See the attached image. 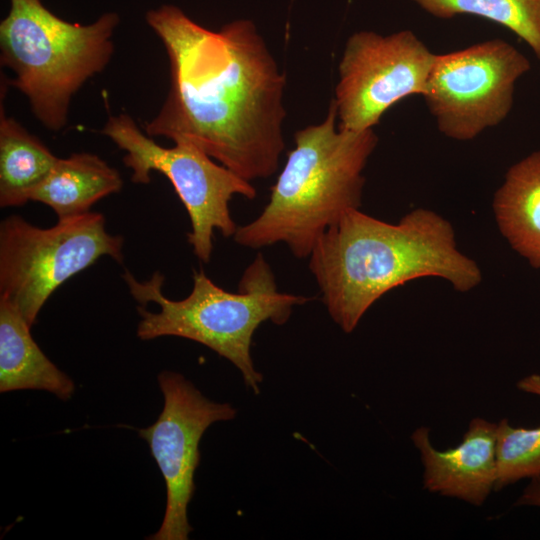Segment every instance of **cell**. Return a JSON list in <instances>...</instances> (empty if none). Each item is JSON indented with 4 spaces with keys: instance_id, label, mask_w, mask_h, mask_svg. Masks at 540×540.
Wrapping results in <instances>:
<instances>
[{
    "instance_id": "obj_8",
    "label": "cell",
    "mask_w": 540,
    "mask_h": 540,
    "mask_svg": "<svg viewBox=\"0 0 540 540\" xmlns=\"http://www.w3.org/2000/svg\"><path fill=\"white\" fill-rule=\"evenodd\" d=\"M528 58L503 39L436 54L422 95L444 136L469 141L510 114Z\"/></svg>"
},
{
    "instance_id": "obj_3",
    "label": "cell",
    "mask_w": 540,
    "mask_h": 540,
    "mask_svg": "<svg viewBox=\"0 0 540 540\" xmlns=\"http://www.w3.org/2000/svg\"><path fill=\"white\" fill-rule=\"evenodd\" d=\"M334 99L326 118L294 135L268 203L233 235L240 246L260 249L285 244L293 256L308 258L320 237L347 211L359 209L363 170L378 143L373 128L348 130L336 125Z\"/></svg>"
},
{
    "instance_id": "obj_14",
    "label": "cell",
    "mask_w": 540,
    "mask_h": 540,
    "mask_svg": "<svg viewBox=\"0 0 540 540\" xmlns=\"http://www.w3.org/2000/svg\"><path fill=\"white\" fill-rule=\"evenodd\" d=\"M119 171L99 156L82 152L57 159L45 180L32 192L30 201L50 207L58 219L90 212L102 198L121 190Z\"/></svg>"
},
{
    "instance_id": "obj_19",
    "label": "cell",
    "mask_w": 540,
    "mask_h": 540,
    "mask_svg": "<svg viewBox=\"0 0 540 540\" xmlns=\"http://www.w3.org/2000/svg\"><path fill=\"white\" fill-rule=\"evenodd\" d=\"M518 388L524 392L536 394L540 396V375L532 374L521 379Z\"/></svg>"
},
{
    "instance_id": "obj_11",
    "label": "cell",
    "mask_w": 540,
    "mask_h": 540,
    "mask_svg": "<svg viewBox=\"0 0 540 540\" xmlns=\"http://www.w3.org/2000/svg\"><path fill=\"white\" fill-rule=\"evenodd\" d=\"M424 466V488L443 496L482 505L496 481V424L474 418L463 440L454 448L436 450L429 429L412 435Z\"/></svg>"
},
{
    "instance_id": "obj_6",
    "label": "cell",
    "mask_w": 540,
    "mask_h": 540,
    "mask_svg": "<svg viewBox=\"0 0 540 540\" xmlns=\"http://www.w3.org/2000/svg\"><path fill=\"white\" fill-rule=\"evenodd\" d=\"M124 239L107 232L99 212L58 219L40 228L18 215L0 224V298L32 327L39 312L65 281L109 256L123 261Z\"/></svg>"
},
{
    "instance_id": "obj_5",
    "label": "cell",
    "mask_w": 540,
    "mask_h": 540,
    "mask_svg": "<svg viewBox=\"0 0 540 540\" xmlns=\"http://www.w3.org/2000/svg\"><path fill=\"white\" fill-rule=\"evenodd\" d=\"M119 22L116 12H106L87 25L70 23L42 0H10L0 22V62L48 130L66 126L73 96L110 62Z\"/></svg>"
},
{
    "instance_id": "obj_15",
    "label": "cell",
    "mask_w": 540,
    "mask_h": 540,
    "mask_svg": "<svg viewBox=\"0 0 540 540\" xmlns=\"http://www.w3.org/2000/svg\"><path fill=\"white\" fill-rule=\"evenodd\" d=\"M0 108V206L19 207L45 180L58 157L14 117Z\"/></svg>"
},
{
    "instance_id": "obj_17",
    "label": "cell",
    "mask_w": 540,
    "mask_h": 540,
    "mask_svg": "<svg viewBox=\"0 0 540 540\" xmlns=\"http://www.w3.org/2000/svg\"><path fill=\"white\" fill-rule=\"evenodd\" d=\"M537 476H540V427L515 428L502 419L496 424L494 490Z\"/></svg>"
},
{
    "instance_id": "obj_16",
    "label": "cell",
    "mask_w": 540,
    "mask_h": 540,
    "mask_svg": "<svg viewBox=\"0 0 540 540\" xmlns=\"http://www.w3.org/2000/svg\"><path fill=\"white\" fill-rule=\"evenodd\" d=\"M440 19L475 15L515 33L540 60V0H411Z\"/></svg>"
},
{
    "instance_id": "obj_12",
    "label": "cell",
    "mask_w": 540,
    "mask_h": 540,
    "mask_svg": "<svg viewBox=\"0 0 540 540\" xmlns=\"http://www.w3.org/2000/svg\"><path fill=\"white\" fill-rule=\"evenodd\" d=\"M30 329L20 311L0 298V392L44 390L69 400L75 392L73 380L44 354Z\"/></svg>"
},
{
    "instance_id": "obj_7",
    "label": "cell",
    "mask_w": 540,
    "mask_h": 540,
    "mask_svg": "<svg viewBox=\"0 0 540 540\" xmlns=\"http://www.w3.org/2000/svg\"><path fill=\"white\" fill-rule=\"evenodd\" d=\"M101 133L126 152L123 162L132 171V182L148 184L154 171L170 181L190 219L188 242L198 259L208 263L214 232L230 237L237 230L230 201L235 195L254 199L255 187L193 144L159 145L126 113L110 116Z\"/></svg>"
},
{
    "instance_id": "obj_18",
    "label": "cell",
    "mask_w": 540,
    "mask_h": 540,
    "mask_svg": "<svg viewBox=\"0 0 540 540\" xmlns=\"http://www.w3.org/2000/svg\"><path fill=\"white\" fill-rule=\"evenodd\" d=\"M518 503L540 506V476L532 478L531 484L525 489Z\"/></svg>"
},
{
    "instance_id": "obj_2",
    "label": "cell",
    "mask_w": 540,
    "mask_h": 540,
    "mask_svg": "<svg viewBox=\"0 0 540 540\" xmlns=\"http://www.w3.org/2000/svg\"><path fill=\"white\" fill-rule=\"evenodd\" d=\"M308 258L322 301L345 333L381 296L408 281L440 277L467 292L482 279L476 262L458 250L452 225L423 208L396 224L349 210Z\"/></svg>"
},
{
    "instance_id": "obj_1",
    "label": "cell",
    "mask_w": 540,
    "mask_h": 540,
    "mask_svg": "<svg viewBox=\"0 0 540 540\" xmlns=\"http://www.w3.org/2000/svg\"><path fill=\"white\" fill-rule=\"evenodd\" d=\"M145 19L170 65L167 97L145 133L193 144L250 182L272 176L285 148L286 76L254 23L213 31L171 4Z\"/></svg>"
},
{
    "instance_id": "obj_4",
    "label": "cell",
    "mask_w": 540,
    "mask_h": 540,
    "mask_svg": "<svg viewBox=\"0 0 540 540\" xmlns=\"http://www.w3.org/2000/svg\"><path fill=\"white\" fill-rule=\"evenodd\" d=\"M123 278L140 304L137 336L141 340L176 336L200 343L232 362L246 386L256 394L263 381L250 354L256 329L265 321L284 324L293 307L310 300L280 292L261 254L243 272L238 292L225 291L203 270H194L193 288L181 300H172L163 293L165 277L159 271L139 281L126 270Z\"/></svg>"
},
{
    "instance_id": "obj_13",
    "label": "cell",
    "mask_w": 540,
    "mask_h": 540,
    "mask_svg": "<svg viewBox=\"0 0 540 540\" xmlns=\"http://www.w3.org/2000/svg\"><path fill=\"white\" fill-rule=\"evenodd\" d=\"M494 216L510 246L540 268V151L513 164L493 198Z\"/></svg>"
},
{
    "instance_id": "obj_9",
    "label": "cell",
    "mask_w": 540,
    "mask_h": 540,
    "mask_svg": "<svg viewBox=\"0 0 540 540\" xmlns=\"http://www.w3.org/2000/svg\"><path fill=\"white\" fill-rule=\"evenodd\" d=\"M435 55L411 30L353 33L338 66L334 98L338 127L373 128L397 102L422 96Z\"/></svg>"
},
{
    "instance_id": "obj_10",
    "label": "cell",
    "mask_w": 540,
    "mask_h": 540,
    "mask_svg": "<svg viewBox=\"0 0 540 540\" xmlns=\"http://www.w3.org/2000/svg\"><path fill=\"white\" fill-rule=\"evenodd\" d=\"M158 383L163 409L149 427L139 430L163 476L166 507L160 528L149 540H187L192 531L187 512L195 492L194 474L200 462L199 443L215 422L236 416L229 403L206 398L183 375L163 371Z\"/></svg>"
}]
</instances>
